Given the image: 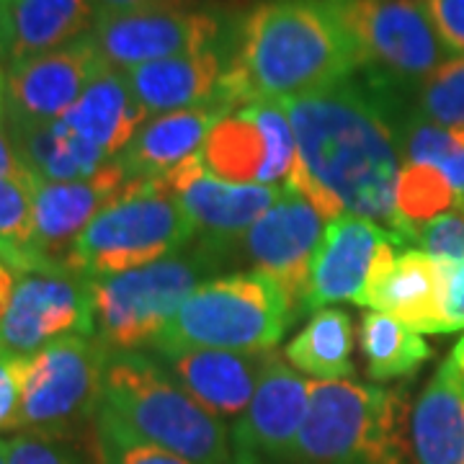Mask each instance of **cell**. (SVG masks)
Returning a JSON list of instances; mask_svg holds the SVG:
<instances>
[{
  "label": "cell",
  "mask_w": 464,
  "mask_h": 464,
  "mask_svg": "<svg viewBox=\"0 0 464 464\" xmlns=\"http://www.w3.org/2000/svg\"><path fill=\"white\" fill-rule=\"evenodd\" d=\"M18 274L8 264L0 261V320L5 317L8 307H11V299H14V292H16Z\"/></svg>",
  "instance_id": "obj_41"
},
{
  "label": "cell",
  "mask_w": 464,
  "mask_h": 464,
  "mask_svg": "<svg viewBox=\"0 0 464 464\" xmlns=\"http://www.w3.org/2000/svg\"><path fill=\"white\" fill-rule=\"evenodd\" d=\"M284 362L315 382H343L353 374V323L341 307H323L286 343Z\"/></svg>",
  "instance_id": "obj_27"
},
{
  "label": "cell",
  "mask_w": 464,
  "mask_h": 464,
  "mask_svg": "<svg viewBox=\"0 0 464 464\" xmlns=\"http://www.w3.org/2000/svg\"><path fill=\"white\" fill-rule=\"evenodd\" d=\"M201 160L222 181L286 186L297 140L282 101H256L225 116L204 140Z\"/></svg>",
  "instance_id": "obj_11"
},
{
  "label": "cell",
  "mask_w": 464,
  "mask_h": 464,
  "mask_svg": "<svg viewBox=\"0 0 464 464\" xmlns=\"http://www.w3.org/2000/svg\"><path fill=\"white\" fill-rule=\"evenodd\" d=\"M454 134H457V140H459V142L464 145V127L462 130H454ZM457 209H464V207H457Z\"/></svg>",
  "instance_id": "obj_46"
},
{
  "label": "cell",
  "mask_w": 464,
  "mask_h": 464,
  "mask_svg": "<svg viewBox=\"0 0 464 464\" xmlns=\"http://www.w3.org/2000/svg\"><path fill=\"white\" fill-rule=\"evenodd\" d=\"M408 392L359 382H315L292 462L411 464Z\"/></svg>",
  "instance_id": "obj_4"
},
{
  "label": "cell",
  "mask_w": 464,
  "mask_h": 464,
  "mask_svg": "<svg viewBox=\"0 0 464 464\" xmlns=\"http://www.w3.org/2000/svg\"><path fill=\"white\" fill-rule=\"evenodd\" d=\"M150 119V114L134 99L132 88L121 70L106 67L93 83L83 91L78 103L63 116L70 130L81 134L106 155L119 158L130 148L134 134Z\"/></svg>",
  "instance_id": "obj_25"
},
{
  "label": "cell",
  "mask_w": 464,
  "mask_h": 464,
  "mask_svg": "<svg viewBox=\"0 0 464 464\" xmlns=\"http://www.w3.org/2000/svg\"><path fill=\"white\" fill-rule=\"evenodd\" d=\"M447 313L464 331V261L451 268V279H449L447 295Z\"/></svg>",
  "instance_id": "obj_39"
},
{
  "label": "cell",
  "mask_w": 464,
  "mask_h": 464,
  "mask_svg": "<svg viewBox=\"0 0 464 464\" xmlns=\"http://www.w3.org/2000/svg\"><path fill=\"white\" fill-rule=\"evenodd\" d=\"M93 426H96V451L101 464H191L168 449L140 439L106 408H99Z\"/></svg>",
  "instance_id": "obj_33"
},
{
  "label": "cell",
  "mask_w": 464,
  "mask_h": 464,
  "mask_svg": "<svg viewBox=\"0 0 464 464\" xmlns=\"http://www.w3.org/2000/svg\"><path fill=\"white\" fill-rule=\"evenodd\" d=\"M398 250V246H384L359 304L395 317L420 335L462 331L447 313L454 266L436 261L423 250Z\"/></svg>",
  "instance_id": "obj_13"
},
{
  "label": "cell",
  "mask_w": 464,
  "mask_h": 464,
  "mask_svg": "<svg viewBox=\"0 0 464 464\" xmlns=\"http://www.w3.org/2000/svg\"><path fill=\"white\" fill-rule=\"evenodd\" d=\"M295 317L282 286L264 274L240 271L215 276L183 302L148 351L217 348L266 353L282 341Z\"/></svg>",
  "instance_id": "obj_5"
},
{
  "label": "cell",
  "mask_w": 464,
  "mask_h": 464,
  "mask_svg": "<svg viewBox=\"0 0 464 464\" xmlns=\"http://www.w3.org/2000/svg\"><path fill=\"white\" fill-rule=\"evenodd\" d=\"M8 57V34H5V0H0V60Z\"/></svg>",
  "instance_id": "obj_43"
},
{
  "label": "cell",
  "mask_w": 464,
  "mask_h": 464,
  "mask_svg": "<svg viewBox=\"0 0 464 464\" xmlns=\"http://www.w3.org/2000/svg\"><path fill=\"white\" fill-rule=\"evenodd\" d=\"M325 219L295 188H284L276 201L240 240L253 271L279 284L289 297L295 315L307 286L310 266L325 235Z\"/></svg>",
  "instance_id": "obj_17"
},
{
  "label": "cell",
  "mask_w": 464,
  "mask_h": 464,
  "mask_svg": "<svg viewBox=\"0 0 464 464\" xmlns=\"http://www.w3.org/2000/svg\"><path fill=\"white\" fill-rule=\"evenodd\" d=\"M163 183L181 201L191 217L197 237L204 246L222 250L246 237V232L282 199L286 186H261V183H230L212 176L201 150L183 166L168 173Z\"/></svg>",
  "instance_id": "obj_16"
},
{
  "label": "cell",
  "mask_w": 464,
  "mask_h": 464,
  "mask_svg": "<svg viewBox=\"0 0 464 464\" xmlns=\"http://www.w3.org/2000/svg\"><path fill=\"white\" fill-rule=\"evenodd\" d=\"M225 72L227 67L222 65V54L217 50H204L132 67L124 72V78L140 106L150 116H160L212 103L230 109L222 101Z\"/></svg>",
  "instance_id": "obj_21"
},
{
  "label": "cell",
  "mask_w": 464,
  "mask_h": 464,
  "mask_svg": "<svg viewBox=\"0 0 464 464\" xmlns=\"http://www.w3.org/2000/svg\"><path fill=\"white\" fill-rule=\"evenodd\" d=\"M0 464H8V439L0 436Z\"/></svg>",
  "instance_id": "obj_45"
},
{
  "label": "cell",
  "mask_w": 464,
  "mask_h": 464,
  "mask_svg": "<svg viewBox=\"0 0 464 464\" xmlns=\"http://www.w3.org/2000/svg\"><path fill=\"white\" fill-rule=\"evenodd\" d=\"M93 0H5L8 60L21 63L67 47L96 26Z\"/></svg>",
  "instance_id": "obj_24"
},
{
  "label": "cell",
  "mask_w": 464,
  "mask_h": 464,
  "mask_svg": "<svg viewBox=\"0 0 464 464\" xmlns=\"http://www.w3.org/2000/svg\"><path fill=\"white\" fill-rule=\"evenodd\" d=\"M411 436L415 464H464V377L449 359L415 402Z\"/></svg>",
  "instance_id": "obj_23"
},
{
  "label": "cell",
  "mask_w": 464,
  "mask_h": 464,
  "mask_svg": "<svg viewBox=\"0 0 464 464\" xmlns=\"http://www.w3.org/2000/svg\"><path fill=\"white\" fill-rule=\"evenodd\" d=\"M451 209H457V191L451 188V183L441 170L431 166H411V163L402 166L395 188V212L402 225L400 232L402 250H408V237L413 225H423Z\"/></svg>",
  "instance_id": "obj_30"
},
{
  "label": "cell",
  "mask_w": 464,
  "mask_h": 464,
  "mask_svg": "<svg viewBox=\"0 0 464 464\" xmlns=\"http://www.w3.org/2000/svg\"><path fill=\"white\" fill-rule=\"evenodd\" d=\"M109 348L96 335H65L24 359L14 431L65 439L96 418Z\"/></svg>",
  "instance_id": "obj_8"
},
{
  "label": "cell",
  "mask_w": 464,
  "mask_h": 464,
  "mask_svg": "<svg viewBox=\"0 0 464 464\" xmlns=\"http://www.w3.org/2000/svg\"><path fill=\"white\" fill-rule=\"evenodd\" d=\"M359 341L366 362V374L374 382L408 377L431 359V346L423 341L420 333L377 310L364 313L362 317Z\"/></svg>",
  "instance_id": "obj_28"
},
{
  "label": "cell",
  "mask_w": 464,
  "mask_h": 464,
  "mask_svg": "<svg viewBox=\"0 0 464 464\" xmlns=\"http://www.w3.org/2000/svg\"><path fill=\"white\" fill-rule=\"evenodd\" d=\"M219 268V250L199 243L160 261L93 279L96 338L109 351H142Z\"/></svg>",
  "instance_id": "obj_7"
},
{
  "label": "cell",
  "mask_w": 464,
  "mask_h": 464,
  "mask_svg": "<svg viewBox=\"0 0 464 464\" xmlns=\"http://www.w3.org/2000/svg\"><path fill=\"white\" fill-rule=\"evenodd\" d=\"M36 183L0 179V261L16 274L44 268L34 246Z\"/></svg>",
  "instance_id": "obj_31"
},
{
  "label": "cell",
  "mask_w": 464,
  "mask_h": 464,
  "mask_svg": "<svg viewBox=\"0 0 464 464\" xmlns=\"http://www.w3.org/2000/svg\"><path fill=\"white\" fill-rule=\"evenodd\" d=\"M0 114H5V72L0 70Z\"/></svg>",
  "instance_id": "obj_44"
},
{
  "label": "cell",
  "mask_w": 464,
  "mask_h": 464,
  "mask_svg": "<svg viewBox=\"0 0 464 464\" xmlns=\"http://www.w3.org/2000/svg\"><path fill=\"white\" fill-rule=\"evenodd\" d=\"M101 408L191 464H232V433L150 353L109 351Z\"/></svg>",
  "instance_id": "obj_3"
},
{
  "label": "cell",
  "mask_w": 464,
  "mask_h": 464,
  "mask_svg": "<svg viewBox=\"0 0 464 464\" xmlns=\"http://www.w3.org/2000/svg\"><path fill=\"white\" fill-rule=\"evenodd\" d=\"M271 353L274 351L240 353L217 348H179L152 351L150 356L199 405L235 426L248 411Z\"/></svg>",
  "instance_id": "obj_20"
},
{
  "label": "cell",
  "mask_w": 464,
  "mask_h": 464,
  "mask_svg": "<svg viewBox=\"0 0 464 464\" xmlns=\"http://www.w3.org/2000/svg\"><path fill=\"white\" fill-rule=\"evenodd\" d=\"M449 54H464V0H423Z\"/></svg>",
  "instance_id": "obj_37"
},
{
  "label": "cell",
  "mask_w": 464,
  "mask_h": 464,
  "mask_svg": "<svg viewBox=\"0 0 464 464\" xmlns=\"http://www.w3.org/2000/svg\"><path fill=\"white\" fill-rule=\"evenodd\" d=\"M91 36L106 67L127 72L188 52L215 50L219 18L181 5L134 8L99 16Z\"/></svg>",
  "instance_id": "obj_12"
},
{
  "label": "cell",
  "mask_w": 464,
  "mask_h": 464,
  "mask_svg": "<svg viewBox=\"0 0 464 464\" xmlns=\"http://www.w3.org/2000/svg\"><path fill=\"white\" fill-rule=\"evenodd\" d=\"M384 246L400 248L398 237L366 217L343 215L328 222L315 261L310 266L297 317L317 313L333 302L359 304Z\"/></svg>",
  "instance_id": "obj_18"
},
{
  "label": "cell",
  "mask_w": 464,
  "mask_h": 464,
  "mask_svg": "<svg viewBox=\"0 0 464 464\" xmlns=\"http://www.w3.org/2000/svg\"><path fill=\"white\" fill-rule=\"evenodd\" d=\"M197 227L163 181H134L75 240L65 268L85 279L132 271L183 250Z\"/></svg>",
  "instance_id": "obj_6"
},
{
  "label": "cell",
  "mask_w": 464,
  "mask_h": 464,
  "mask_svg": "<svg viewBox=\"0 0 464 464\" xmlns=\"http://www.w3.org/2000/svg\"><path fill=\"white\" fill-rule=\"evenodd\" d=\"M134 179L119 158L81 181H39L34 191V246L44 266H65L75 240Z\"/></svg>",
  "instance_id": "obj_19"
},
{
  "label": "cell",
  "mask_w": 464,
  "mask_h": 464,
  "mask_svg": "<svg viewBox=\"0 0 464 464\" xmlns=\"http://www.w3.org/2000/svg\"><path fill=\"white\" fill-rule=\"evenodd\" d=\"M227 114H232L230 109L212 103L150 116L134 134L130 148L119 155V163L134 181H163L168 173L199 152L204 140Z\"/></svg>",
  "instance_id": "obj_22"
},
{
  "label": "cell",
  "mask_w": 464,
  "mask_h": 464,
  "mask_svg": "<svg viewBox=\"0 0 464 464\" xmlns=\"http://www.w3.org/2000/svg\"><path fill=\"white\" fill-rule=\"evenodd\" d=\"M99 16L103 14H121V11H134V8H160V5H181L188 8L191 0H93Z\"/></svg>",
  "instance_id": "obj_40"
},
{
  "label": "cell",
  "mask_w": 464,
  "mask_h": 464,
  "mask_svg": "<svg viewBox=\"0 0 464 464\" xmlns=\"http://www.w3.org/2000/svg\"><path fill=\"white\" fill-rule=\"evenodd\" d=\"M21 374H24V359L11 356L0 348V433L14 431L21 402Z\"/></svg>",
  "instance_id": "obj_36"
},
{
  "label": "cell",
  "mask_w": 464,
  "mask_h": 464,
  "mask_svg": "<svg viewBox=\"0 0 464 464\" xmlns=\"http://www.w3.org/2000/svg\"><path fill=\"white\" fill-rule=\"evenodd\" d=\"M282 103L297 140V160L286 186L310 201L325 222L343 215L366 217L400 243L395 188L405 163L400 132L374 96L343 81Z\"/></svg>",
  "instance_id": "obj_1"
},
{
  "label": "cell",
  "mask_w": 464,
  "mask_h": 464,
  "mask_svg": "<svg viewBox=\"0 0 464 464\" xmlns=\"http://www.w3.org/2000/svg\"><path fill=\"white\" fill-rule=\"evenodd\" d=\"M423 250L436 261L449 266H459L464 261V212L451 209L447 215H439L413 225L408 237V250Z\"/></svg>",
  "instance_id": "obj_34"
},
{
  "label": "cell",
  "mask_w": 464,
  "mask_h": 464,
  "mask_svg": "<svg viewBox=\"0 0 464 464\" xmlns=\"http://www.w3.org/2000/svg\"><path fill=\"white\" fill-rule=\"evenodd\" d=\"M402 163L441 170L457 191V207H464V145L454 130L433 124L426 116L411 114L400 130Z\"/></svg>",
  "instance_id": "obj_29"
},
{
  "label": "cell",
  "mask_w": 464,
  "mask_h": 464,
  "mask_svg": "<svg viewBox=\"0 0 464 464\" xmlns=\"http://www.w3.org/2000/svg\"><path fill=\"white\" fill-rule=\"evenodd\" d=\"M103 70L106 63L91 34L60 50L11 63L5 72V121L47 124L63 119Z\"/></svg>",
  "instance_id": "obj_14"
},
{
  "label": "cell",
  "mask_w": 464,
  "mask_h": 464,
  "mask_svg": "<svg viewBox=\"0 0 464 464\" xmlns=\"http://www.w3.org/2000/svg\"><path fill=\"white\" fill-rule=\"evenodd\" d=\"M8 464H88L65 439L16 431L8 439Z\"/></svg>",
  "instance_id": "obj_35"
},
{
  "label": "cell",
  "mask_w": 464,
  "mask_h": 464,
  "mask_svg": "<svg viewBox=\"0 0 464 464\" xmlns=\"http://www.w3.org/2000/svg\"><path fill=\"white\" fill-rule=\"evenodd\" d=\"M449 362H451V366L459 372L464 377V335L454 343V348H451V356H449Z\"/></svg>",
  "instance_id": "obj_42"
},
{
  "label": "cell",
  "mask_w": 464,
  "mask_h": 464,
  "mask_svg": "<svg viewBox=\"0 0 464 464\" xmlns=\"http://www.w3.org/2000/svg\"><path fill=\"white\" fill-rule=\"evenodd\" d=\"M65 335H96L93 282L65 266L18 274L11 307L0 320V348L26 359Z\"/></svg>",
  "instance_id": "obj_9"
},
{
  "label": "cell",
  "mask_w": 464,
  "mask_h": 464,
  "mask_svg": "<svg viewBox=\"0 0 464 464\" xmlns=\"http://www.w3.org/2000/svg\"><path fill=\"white\" fill-rule=\"evenodd\" d=\"M315 380L302 377L271 353L248 411L230 429L232 464L292 462Z\"/></svg>",
  "instance_id": "obj_15"
},
{
  "label": "cell",
  "mask_w": 464,
  "mask_h": 464,
  "mask_svg": "<svg viewBox=\"0 0 464 464\" xmlns=\"http://www.w3.org/2000/svg\"><path fill=\"white\" fill-rule=\"evenodd\" d=\"M0 179L36 183L34 173L21 160V155H18V148L16 142H14V134L8 130L5 114H0Z\"/></svg>",
  "instance_id": "obj_38"
},
{
  "label": "cell",
  "mask_w": 464,
  "mask_h": 464,
  "mask_svg": "<svg viewBox=\"0 0 464 464\" xmlns=\"http://www.w3.org/2000/svg\"><path fill=\"white\" fill-rule=\"evenodd\" d=\"M364 67L343 0H268L243 24L222 78L232 111L256 101H289L343 83Z\"/></svg>",
  "instance_id": "obj_2"
},
{
  "label": "cell",
  "mask_w": 464,
  "mask_h": 464,
  "mask_svg": "<svg viewBox=\"0 0 464 464\" xmlns=\"http://www.w3.org/2000/svg\"><path fill=\"white\" fill-rule=\"evenodd\" d=\"M364 67L400 83H423L449 60L423 0H343Z\"/></svg>",
  "instance_id": "obj_10"
},
{
  "label": "cell",
  "mask_w": 464,
  "mask_h": 464,
  "mask_svg": "<svg viewBox=\"0 0 464 464\" xmlns=\"http://www.w3.org/2000/svg\"><path fill=\"white\" fill-rule=\"evenodd\" d=\"M18 155L34 173L36 181H81L101 168L109 166L111 155L91 145L75 130H70L63 119L47 124H11Z\"/></svg>",
  "instance_id": "obj_26"
},
{
  "label": "cell",
  "mask_w": 464,
  "mask_h": 464,
  "mask_svg": "<svg viewBox=\"0 0 464 464\" xmlns=\"http://www.w3.org/2000/svg\"><path fill=\"white\" fill-rule=\"evenodd\" d=\"M415 114L426 116L447 130L464 127V54L449 57L418 85Z\"/></svg>",
  "instance_id": "obj_32"
}]
</instances>
